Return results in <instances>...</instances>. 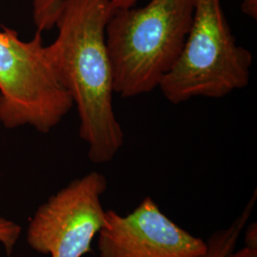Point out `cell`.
I'll return each instance as SVG.
<instances>
[{"mask_svg":"<svg viewBox=\"0 0 257 257\" xmlns=\"http://www.w3.org/2000/svg\"><path fill=\"white\" fill-rule=\"evenodd\" d=\"M114 11L109 0H61L55 21L58 35L46 46L55 74L77 108L79 136L95 164L111 161L124 144L112 106L113 74L106 43Z\"/></svg>","mask_w":257,"mask_h":257,"instance_id":"cell-1","label":"cell"},{"mask_svg":"<svg viewBox=\"0 0 257 257\" xmlns=\"http://www.w3.org/2000/svg\"><path fill=\"white\" fill-rule=\"evenodd\" d=\"M194 0H150L144 7L115 10L106 27L113 90L124 98L159 87L183 50Z\"/></svg>","mask_w":257,"mask_h":257,"instance_id":"cell-2","label":"cell"},{"mask_svg":"<svg viewBox=\"0 0 257 257\" xmlns=\"http://www.w3.org/2000/svg\"><path fill=\"white\" fill-rule=\"evenodd\" d=\"M251 64L252 55L236 43L221 0H194L181 55L158 88L173 104L221 98L248 86Z\"/></svg>","mask_w":257,"mask_h":257,"instance_id":"cell-3","label":"cell"},{"mask_svg":"<svg viewBox=\"0 0 257 257\" xmlns=\"http://www.w3.org/2000/svg\"><path fill=\"white\" fill-rule=\"evenodd\" d=\"M74 102L60 82L37 32L30 41L0 32V121L8 128L30 125L42 134L57 126Z\"/></svg>","mask_w":257,"mask_h":257,"instance_id":"cell-4","label":"cell"},{"mask_svg":"<svg viewBox=\"0 0 257 257\" xmlns=\"http://www.w3.org/2000/svg\"><path fill=\"white\" fill-rule=\"evenodd\" d=\"M104 175L92 172L52 195L36 211L28 226L27 242L51 257H82L104 223L101 196Z\"/></svg>","mask_w":257,"mask_h":257,"instance_id":"cell-5","label":"cell"},{"mask_svg":"<svg viewBox=\"0 0 257 257\" xmlns=\"http://www.w3.org/2000/svg\"><path fill=\"white\" fill-rule=\"evenodd\" d=\"M97 247L100 257H203L208 243L176 225L145 197L126 216L105 211Z\"/></svg>","mask_w":257,"mask_h":257,"instance_id":"cell-6","label":"cell"},{"mask_svg":"<svg viewBox=\"0 0 257 257\" xmlns=\"http://www.w3.org/2000/svg\"><path fill=\"white\" fill-rule=\"evenodd\" d=\"M256 195V193H254ZM253 195L250 201L238 217L226 229L215 231L208 240V250L203 257H226L233 251L241 232L246 228L247 222L251 215L256 196Z\"/></svg>","mask_w":257,"mask_h":257,"instance_id":"cell-7","label":"cell"},{"mask_svg":"<svg viewBox=\"0 0 257 257\" xmlns=\"http://www.w3.org/2000/svg\"><path fill=\"white\" fill-rule=\"evenodd\" d=\"M114 10L135 7L138 0H109ZM61 0H34V20L37 32L55 27V16Z\"/></svg>","mask_w":257,"mask_h":257,"instance_id":"cell-8","label":"cell"},{"mask_svg":"<svg viewBox=\"0 0 257 257\" xmlns=\"http://www.w3.org/2000/svg\"><path fill=\"white\" fill-rule=\"evenodd\" d=\"M21 234V227L18 223L0 217V244L6 253L11 255Z\"/></svg>","mask_w":257,"mask_h":257,"instance_id":"cell-9","label":"cell"},{"mask_svg":"<svg viewBox=\"0 0 257 257\" xmlns=\"http://www.w3.org/2000/svg\"><path fill=\"white\" fill-rule=\"evenodd\" d=\"M242 12L250 19H256L257 0H243Z\"/></svg>","mask_w":257,"mask_h":257,"instance_id":"cell-10","label":"cell"},{"mask_svg":"<svg viewBox=\"0 0 257 257\" xmlns=\"http://www.w3.org/2000/svg\"><path fill=\"white\" fill-rule=\"evenodd\" d=\"M245 246L257 247V228L256 224H251L246 230Z\"/></svg>","mask_w":257,"mask_h":257,"instance_id":"cell-11","label":"cell"},{"mask_svg":"<svg viewBox=\"0 0 257 257\" xmlns=\"http://www.w3.org/2000/svg\"><path fill=\"white\" fill-rule=\"evenodd\" d=\"M226 257H257V247L245 246L236 252H230Z\"/></svg>","mask_w":257,"mask_h":257,"instance_id":"cell-12","label":"cell"}]
</instances>
